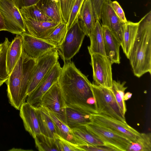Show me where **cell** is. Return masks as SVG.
I'll return each instance as SVG.
<instances>
[{"mask_svg":"<svg viewBox=\"0 0 151 151\" xmlns=\"http://www.w3.org/2000/svg\"><path fill=\"white\" fill-rule=\"evenodd\" d=\"M78 21L85 35L88 37L96 21L91 0H84L79 14Z\"/></svg>","mask_w":151,"mask_h":151,"instance_id":"18","label":"cell"},{"mask_svg":"<svg viewBox=\"0 0 151 151\" xmlns=\"http://www.w3.org/2000/svg\"><path fill=\"white\" fill-rule=\"evenodd\" d=\"M93 78L95 84L111 89L113 80L111 63L106 56L95 53L90 54Z\"/></svg>","mask_w":151,"mask_h":151,"instance_id":"7","label":"cell"},{"mask_svg":"<svg viewBox=\"0 0 151 151\" xmlns=\"http://www.w3.org/2000/svg\"><path fill=\"white\" fill-rule=\"evenodd\" d=\"M135 39L128 59L135 76L151 74V12L138 22Z\"/></svg>","mask_w":151,"mask_h":151,"instance_id":"2","label":"cell"},{"mask_svg":"<svg viewBox=\"0 0 151 151\" xmlns=\"http://www.w3.org/2000/svg\"><path fill=\"white\" fill-rule=\"evenodd\" d=\"M151 134L150 133H140L138 137L134 141H131L126 151H151Z\"/></svg>","mask_w":151,"mask_h":151,"instance_id":"27","label":"cell"},{"mask_svg":"<svg viewBox=\"0 0 151 151\" xmlns=\"http://www.w3.org/2000/svg\"><path fill=\"white\" fill-rule=\"evenodd\" d=\"M6 31V29L3 17L0 12V31Z\"/></svg>","mask_w":151,"mask_h":151,"instance_id":"40","label":"cell"},{"mask_svg":"<svg viewBox=\"0 0 151 151\" xmlns=\"http://www.w3.org/2000/svg\"><path fill=\"white\" fill-rule=\"evenodd\" d=\"M84 1L76 0L66 23L68 30L78 21L79 14Z\"/></svg>","mask_w":151,"mask_h":151,"instance_id":"34","label":"cell"},{"mask_svg":"<svg viewBox=\"0 0 151 151\" xmlns=\"http://www.w3.org/2000/svg\"><path fill=\"white\" fill-rule=\"evenodd\" d=\"M66 125L71 129L86 126L92 122L90 114H86L66 106L65 109Z\"/></svg>","mask_w":151,"mask_h":151,"instance_id":"22","label":"cell"},{"mask_svg":"<svg viewBox=\"0 0 151 151\" xmlns=\"http://www.w3.org/2000/svg\"><path fill=\"white\" fill-rule=\"evenodd\" d=\"M58 82L67 106L89 114H98L92 83L73 62H65Z\"/></svg>","mask_w":151,"mask_h":151,"instance_id":"1","label":"cell"},{"mask_svg":"<svg viewBox=\"0 0 151 151\" xmlns=\"http://www.w3.org/2000/svg\"><path fill=\"white\" fill-rule=\"evenodd\" d=\"M101 26L106 56L112 64H119L120 63L119 48L121 44L107 27Z\"/></svg>","mask_w":151,"mask_h":151,"instance_id":"17","label":"cell"},{"mask_svg":"<svg viewBox=\"0 0 151 151\" xmlns=\"http://www.w3.org/2000/svg\"><path fill=\"white\" fill-rule=\"evenodd\" d=\"M98 114L104 115L126 123L125 115L119 107L111 89L91 84Z\"/></svg>","mask_w":151,"mask_h":151,"instance_id":"4","label":"cell"},{"mask_svg":"<svg viewBox=\"0 0 151 151\" xmlns=\"http://www.w3.org/2000/svg\"><path fill=\"white\" fill-rule=\"evenodd\" d=\"M21 35L22 51L32 59L37 60L46 53L56 48L44 40L34 37L26 32Z\"/></svg>","mask_w":151,"mask_h":151,"instance_id":"13","label":"cell"},{"mask_svg":"<svg viewBox=\"0 0 151 151\" xmlns=\"http://www.w3.org/2000/svg\"><path fill=\"white\" fill-rule=\"evenodd\" d=\"M132 96V93L130 92H128L124 93V101H127L130 99Z\"/></svg>","mask_w":151,"mask_h":151,"instance_id":"41","label":"cell"},{"mask_svg":"<svg viewBox=\"0 0 151 151\" xmlns=\"http://www.w3.org/2000/svg\"><path fill=\"white\" fill-rule=\"evenodd\" d=\"M21 14L38 21L53 22L46 15L37 4L22 8L19 10Z\"/></svg>","mask_w":151,"mask_h":151,"instance_id":"32","label":"cell"},{"mask_svg":"<svg viewBox=\"0 0 151 151\" xmlns=\"http://www.w3.org/2000/svg\"><path fill=\"white\" fill-rule=\"evenodd\" d=\"M87 129L106 144L111 145L119 151H126L131 141L129 139L105 127L91 122L86 125Z\"/></svg>","mask_w":151,"mask_h":151,"instance_id":"12","label":"cell"},{"mask_svg":"<svg viewBox=\"0 0 151 151\" xmlns=\"http://www.w3.org/2000/svg\"><path fill=\"white\" fill-rule=\"evenodd\" d=\"M92 122L109 128L129 139L134 141L139 136L140 133L125 123L108 116L99 114H90Z\"/></svg>","mask_w":151,"mask_h":151,"instance_id":"10","label":"cell"},{"mask_svg":"<svg viewBox=\"0 0 151 151\" xmlns=\"http://www.w3.org/2000/svg\"><path fill=\"white\" fill-rule=\"evenodd\" d=\"M2 48V43L0 44V51H1Z\"/></svg>","mask_w":151,"mask_h":151,"instance_id":"42","label":"cell"},{"mask_svg":"<svg viewBox=\"0 0 151 151\" xmlns=\"http://www.w3.org/2000/svg\"><path fill=\"white\" fill-rule=\"evenodd\" d=\"M111 0H104L101 12L102 25L107 27L116 38L121 43L124 24L121 22L112 8Z\"/></svg>","mask_w":151,"mask_h":151,"instance_id":"14","label":"cell"},{"mask_svg":"<svg viewBox=\"0 0 151 151\" xmlns=\"http://www.w3.org/2000/svg\"><path fill=\"white\" fill-rule=\"evenodd\" d=\"M19 110V115L25 130L34 139L41 134L37 107L25 102L22 105Z\"/></svg>","mask_w":151,"mask_h":151,"instance_id":"15","label":"cell"},{"mask_svg":"<svg viewBox=\"0 0 151 151\" xmlns=\"http://www.w3.org/2000/svg\"><path fill=\"white\" fill-rule=\"evenodd\" d=\"M39 106L49 110L66 124V106L58 82L54 84L44 94Z\"/></svg>","mask_w":151,"mask_h":151,"instance_id":"9","label":"cell"},{"mask_svg":"<svg viewBox=\"0 0 151 151\" xmlns=\"http://www.w3.org/2000/svg\"><path fill=\"white\" fill-rule=\"evenodd\" d=\"M58 151H82L78 146L64 139L59 134L55 138Z\"/></svg>","mask_w":151,"mask_h":151,"instance_id":"33","label":"cell"},{"mask_svg":"<svg viewBox=\"0 0 151 151\" xmlns=\"http://www.w3.org/2000/svg\"><path fill=\"white\" fill-rule=\"evenodd\" d=\"M85 35L78 20L68 30L63 43L56 48L64 63L70 60L79 51Z\"/></svg>","mask_w":151,"mask_h":151,"instance_id":"6","label":"cell"},{"mask_svg":"<svg viewBox=\"0 0 151 151\" xmlns=\"http://www.w3.org/2000/svg\"><path fill=\"white\" fill-rule=\"evenodd\" d=\"M67 31L66 24L61 23L50 35L42 40L54 45L56 48H58L64 41Z\"/></svg>","mask_w":151,"mask_h":151,"instance_id":"28","label":"cell"},{"mask_svg":"<svg viewBox=\"0 0 151 151\" xmlns=\"http://www.w3.org/2000/svg\"><path fill=\"white\" fill-rule=\"evenodd\" d=\"M21 15L28 33L42 39L50 35L60 24L54 22L37 21L22 14Z\"/></svg>","mask_w":151,"mask_h":151,"instance_id":"16","label":"cell"},{"mask_svg":"<svg viewBox=\"0 0 151 151\" xmlns=\"http://www.w3.org/2000/svg\"><path fill=\"white\" fill-rule=\"evenodd\" d=\"M22 37L17 35L11 42L6 56V66L9 75L19 58L22 53Z\"/></svg>","mask_w":151,"mask_h":151,"instance_id":"21","label":"cell"},{"mask_svg":"<svg viewBox=\"0 0 151 151\" xmlns=\"http://www.w3.org/2000/svg\"><path fill=\"white\" fill-rule=\"evenodd\" d=\"M40 0H14L16 4L19 9L36 4Z\"/></svg>","mask_w":151,"mask_h":151,"instance_id":"39","label":"cell"},{"mask_svg":"<svg viewBox=\"0 0 151 151\" xmlns=\"http://www.w3.org/2000/svg\"><path fill=\"white\" fill-rule=\"evenodd\" d=\"M35 145L40 151H58L55 138L40 134L34 139Z\"/></svg>","mask_w":151,"mask_h":151,"instance_id":"31","label":"cell"},{"mask_svg":"<svg viewBox=\"0 0 151 151\" xmlns=\"http://www.w3.org/2000/svg\"><path fill=\"white\" fill-rule=\"evenodd\" d=\"M43 111L47 114L53 121L59 135L66 140L77 145L86 144L74 135L72 130L53 113L46 108L39 106Z\"/></svg>","mask_w":151,"mask_h":151,"instance_id":"19","label":"cell"},{"mask_svg":"<svg viewBox=\"0 0 151 151\" xmlns=\"http://www.w3.org/2000/svg\"><path fill=\"white\" fill-rule=\"evenodd\" d=\"M96 20H101V12L104 0H91Z\"/></svg>","mask_w":151,"mask_h":151,"instance_id":"38","label":"cell"},{"mask_svg":"<svg viewBox=\"0 0 151 151\" xmlns=\"http://www.w3.org/2000/svg\"><path fill=\"white\" fill-rule=\"evenodd\" d=\"M37 111L41 134L47 137L55 138L56 135L59 134V133L53 121L39 107H37Z\"/></svg>","mask_w":151,"mask_h":151,"instance_id":"25","label":"cell"},{"mask_svg":"<svg viewBox=\"0 0 151 151\" xmlns=\"http://www.w3.org/2000/svg\"><path fill=\"white\" fill-rule=\"evenodd\" d=\"M111 5L115 14L123 24L126 23L127 21L124 12L118 2L114 1L111 2Z\"/></svg>","mask_w":151,"mask_h":151,"instance_id":"37","label":"cell"},{"mask_svg":"<svg viewBox=\"0 0 151 151\" xmlns=\"http://www.w3.org/2000/svg\"><path fill=\"white\" fill-rule=\"evenodd\" d=\"M58 53L56 48L44 54L37 60L27 91V96L38 86L48 72L58 61Z\"/></svg>","mask_w":151,"mask_h":151,"instance_id":"8","label":"cell"},{"mask_svg":"<svg viewBox=\"0 0 151 151\" xmlns=\"http://www.w3.org/2000/svg\"><path fill=\"white\" fill-rule=\"evenodd\" d=\"M0 12L6 31L17 35L26 32L23 17L14 0H0Z\"/></svg>","mask_w":151,"mask_h":151,"instance_id":"5","label":"cell"},{"mask_svg":"<svg viewBox=\"0 0 151 151\" xmlns=\"http://www.w3.org/2000/svg\"><path fill=\"white\" fill-rule=\"evenodd\" d=\"M99 21L96 20L93 29L88 36L90 45L88 48L89 54L95 53L106 56L102 26Z\"/></svg>","mask_w":151,"mask_h":151,"instance_id":"20","label":"cell"},{"mask_svg":"<svg viewBox=\"0 0 151 151\" xmlns=\"http://www.w3.org/2000/svg\"><path fill=\"white\" fill-rule=\"evenodd\" d=\"M82 151H119L114 146L108 144L105 145H91L85 144L78 145Z\"/></svg>","mask_w":151,"mask_h":151,"instance_id":"36","label":"cell"},{"mask_svg":"<svg viewBox=\"0 0 151 151\" xmlns=\"http://www.w3.org/2000/svg\"><path fill=\"white\" fill-rule=\"evenodd\" d=\"M10 43L7 37L2 43V48L0 51V87L6 83L9 76L6 66V56Z\"/></svg>","mask_w":151,"mask_h":151,"instance_id":"29","label":"cell"},{"mask_svg":"<svg viewBox=\"0 0 151 151\" xmlns=\"http://www.w3.org/2000/svg\"><path fill=\"white\" fill-rule=\"evenodd\" d=\"M139 23L128 21L124 24L123 38L121 46L127 58L134 42Z\"/></svg>","mask_w":151,"mask_h":151,"instance_id":"23","label":"cell"},{"mask_svg":"<svg viewBox=\"0 0 151 151\" xmlns=\"http://www.w3.org/2000/svg\"><path fill=\"white\" fill-rule=\"evenodd\" d=\"M126 83L125 81L121 83L119 81L113 80L111 88L119 107L124 115L127 110L125 101L124 100V92L127 88L124 86Z\"/></svg>","mask_w":151,"mask_h":151,"instance_id":"30","label":"cell"},{"mask_svg":"<svg viewBox=\"0 0 151 151\" xmlns=\"http://www.w3.org/2000/svg\"><path fill=\"white\" fill-rule=\"evenodd\" d=\"M58 0L60 9L62 23L66 24L76 0Z\"/></svg>","mask_w":151,"mask_h":151,"instance_id":"35","label":"cell"},{"mask_svg":"<svg viewBox=\"0 0 151 151\" xmlns=\"http://www.w3.org/2000/svg\"><path fill=\"white\" fill-rule=\"evenodd\" d=\"M62 68L58 61L48 72L35 89L27 96V102L38 107L44 94L55 83L58 82Z\"/></svg>","mask_w":151,"mask_h":151,"instance_id":"11","label":"cell"},{"mask_svg":"<svg viewBox=\"0 0 151 151\" xmlns=\"http://www.w3.org/2000/svg\"><path fill=\"white\" fill-rule=\"evenodd\" d=\"M36 4L52 21L59 23H62L58 0H40Z\"/></svg>","mask_w":151,"mask_h":151,"instance_id":"24","label":"cell"},{"mask_svg":"<svg viewBox=\"0 0 151 151\" xmlns=\"http://www.w3.org/2000/svg\"><path fill=\"white\" fill-rule=\"evenodd\" d=\"M76 137L86 144L91 145L106 144L94 133L88 130L86 126L72 129Z\"/></svg>","mask_w":151,"mask_h":151,"instance_id":"26","label":"cell"},{"mask_svg":"<svg viewBox=\"0 0 151 151\" xmlns=\"http://www.w3.org/2000/svg\"><path fill=\"white\" fill-rule=\"evenodd\" d=\"M37 60L27 56L23 51L6 83L9 102L19 110L25 102L27 91Z\"/></svg>","mask_w":151,"mask_h":151,"instance_id":"3","label":"cell"}]
</instances>
